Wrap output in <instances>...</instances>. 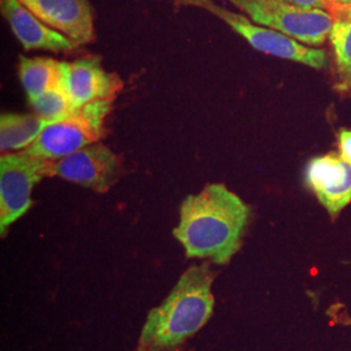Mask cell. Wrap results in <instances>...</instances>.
I'll use <instances>...</instances> for the list:
<instances>
[{
	"label": "cell",
	"instance_id": "6da1fadb",
	"mask_svg": "<svg viewBox=\"0 0 351 351\" xmlns=\"http://www.w3.org/2000/svg\"><path fill=\"white\" fill-rule=\"evenodd\" d=\"M250 207L223 184L188 195L173 230L190 259L224 265L237 254L250 220Z\"/></svg>",
	"mask_w": 351,
	"mask_h": 351
},
{
	"label": "cell",
	"instance_id": "7a4b0ae2",
	"mask_svg": "<svg viewBox=\"0 0 351 351\" xmlns=\"http://www.w3.org/2000/svg\"><path fill=\"white\" fill-rule=\"evenodd\" d=\"M213 278L210 262L189 267L147 315L134 351H180L213 316Z\"/></svg>",
	"mask_w": 351,
	"mask_h": 351
},
{
	"label": "cell",
	"instance_id": "3957f363",
	"mask_svg": "<svg viewBox=\"0 0 351 351\" xmlns=\"http://www.w3.org/2000/svg\"><path fill=\"white\" fill-rule=\"evenodd\" d=\"M112 101H98L77 108L63 120L50 123L26 152L43 159L58 160L99 142L106 136V119Z\"/></svg>",
	"mask_w": 351,
	"mask_h": 351
},
{
	"label": "cell",
	"instance_id": "277c9868",
	"mask_svg": "<svg viewBox=\"0 0 351 351\" xmlns=\"http://www.w3.org/2000/svg\"><path fill=\"white\" fill-rule=\"evenodd\" d=\"M252 23L277 30L307 46H322L329 38L333 16L322 10H304L282 0H229Z\"/></svg>",
	"mask_w": 351,
	"mask_h": 351
},
{
	"label": "cell",
	"instance_id": "5b68a950",
	"mask_svg": "<svg viewBox=\"0 0 351 351\" xmlns=\"http://www.w3.org/2000/svg\"><path fill=\"white\" fill-rule=\"evenodd\" d=\"M186 5L199 7L213 16L223 20L241 37L246 39L255 50L267 55H272L281 59H287L294 63H301L314 69L326 68L328 55L322 49H311L294 38L289 37L277 30L258 25L252 23L247 16L232 12L224 7H220L213 0H175Z\"/></svg>",
	"mask_w": 351,
	"mask_h": 351
},
{
	"label": "cell",
	"instance_id": "8992f818",
	"mask_svg": "<svg viewBox=\"0 0 351 351\" xmlns=\"http://www.w3.org/2000/svg\"><path fill=\"white\" fill-rule=\"evenodd\" d=\"M50 159H43L16 151L1 154L0 158V233L23 217L33 206L32 193L38 184L51 177Z\"/></svg>",
	"mask_w": 351,
	"mask_h": 351
},
{
	"label": "cell",
	"instance_id": "52a82bcc",
	"mask_svg": "<svg viewBox=\"0 0 351 351\" xmlns=\"http://www.w3.org/2000/svg\"><path fill=\"white\" fill-rule=\"evenodd\" d=\"M120 158L101 142L53 160L51 177L58 176L75 185L107 193L120 177Z\"/></svg>",
	"mask_w": 351,
	"mask_h": 351
},
{
	"label": "cell",
	"instance_id": "ba28073f",
	"mask_svg": "<svg viewBox=\"0 0 351 351\" xmlns=\"http://www.w3.org/2000/svg\"><path fill=\"white\" fill-rule=\"evenodd\" d=\"M60 85L75 110L98 101H114L123 90V80L107 72L98 58L60 63Z\"/></svg>",
	"mask_w": 351,
	"mask_h": 351
},
{
	"label": "cell",
	"instance_id": "9c48e42d",
	"mask_svg": "<svg viewBox=\"0 0 351 351\" xmlns=\"http://www.w3.org/2000/svg\"><path fill=\"white\" fill-rule=\"evenodd\" d=\"M40 21L78 46L95 40L94 11L88 0H19Z\"/></svg>",
	"mask_w": 351,
	"mask_h": 351
},
{
	"label": "cell",
	"instance_id": "30bf717a",
	"mask_svg": "<svg viewBox=\"0 0 351 351\" xmlns=\"http://www.w3.org/2000/svg\"><path fill=\"white\" fill-rule=\"evenodd\" d=\"M304 181L330 216H337L351 202V164L339 154L311 159Z\"/></svg>",
	"mask_w": 351,
	"mask_h": 351
},
{
	"label": "cell",
	"instance_id": "8fae6325",
	"mask_svg": "<svg viewBox=\"0 0 351 351\" xmlns=\"http://www.w3.org/2000/svg\"><path fill=\"white\" fill-rule=\"evenodd\" d=\"M0 10L11 26L14 37L26 51L72 52L80 47L72 39L40 21L19 0H1Z\"/></svg>",
	"mask_w": 351,
	"mask_h": 351
},
{
	"label": "cell",
	"instance_id": "7c38bea8",
	"mask_svg": "<svg viewBox=\"0 0 351 351\" xmlns=\"http://www.w3.org/2000/svg\"><path fill=\"white\" fill-rule=\"evenodd\" d=\"M329 13L335 19L329 40L336 63V88L351 93V7H333Z\"/></svg>",
	"mask_w": 351,
	"mask_h": 351
},
{
	"label": "cell",
	"instance_id": "4fadbf2b",
	"mask_svg": "<svg viewBox=\"0 0 351 351\" xmlns=\"http://www.w3.org/2000/svg\"><path fill=\"white\" fill-rule=\"evenodd\" d=\"M50 123L36 113L5 112L0 117L1 154L24 151L32 146Z\"/></svg>",
	"mask_w": 351,
	"mask_h": 351
},
{
	"label": "cell",
	"instance_id": "5bb4252c",
	"mask_svg": "<svg viewBox=\"0 0 351 351\" xmlns=\"http://www.w3.org/2000/svg\"><path fill=\"white\" fill-rule=\"evenodd\" d=\"M19 78L29 101H34L60 82V62L50 58L20 56Z\"/></svg>",
	"mask_w": 351,
	"mask_h": 351
},
{
	"label": "cell",
	"instance_id": "9a60e30c",
	"mask_svg": "<svg viewBox=\"0 0 351 351\" xmlns=\"http://www.w3.org/2000/svg\"><path fill=\"white\" fill-rule=\"evenodd\" d=\"M30 106L33 108V113L49 123L63 120L75 111V107L62 88L60 82L49 88L37 99L30 101Z\"/></svg>",
	"mask_w": 351,
	"mask_h": 351
},
{
	"label": "cell",
	"instance_id": "2e32d148",
	"mask_svg": "<svg viewBox=\"0 0 351 351\" xmlns=\"http://www.w3.org/2000/svg\"><path fill=\"white\" fill-rule=\"evenodd\" d=\"M339 155L351 164V130L342 129L339 134Z\"/></svg>",
	"mask_w": 351,
	"mask_h": 351
},
{
	"label": "cell",
	"instance_id": "e0dca14e",
	"mask_svg": "<svg viewBox=\"0 0 351 351\" xmlns=\"http://www.w3.org/2000/svg\"><path fill=\"white\" fill-rule=\"evenodd\" d=\"M291 5L304 10H322L329 12V3L326 0H282Z\"/></svg>",
	"mask_w": 351,
	"mask_h": 351
},
{
	"label": "cell",
	"instance_id": "ac0fdd59",
	"mask_svg": "<svg viewBox=\"0 0 351 351\" xmlns=\"http://www.w3.org/2000/svg\"><path fill=\"white\" fill-rule=\"evenodd\" d=\"M329 3V10L333 7H351V0H326Z\"/></svg>",
	"mask_w": 351,
	"mask_h": 351
}]
</instances>
